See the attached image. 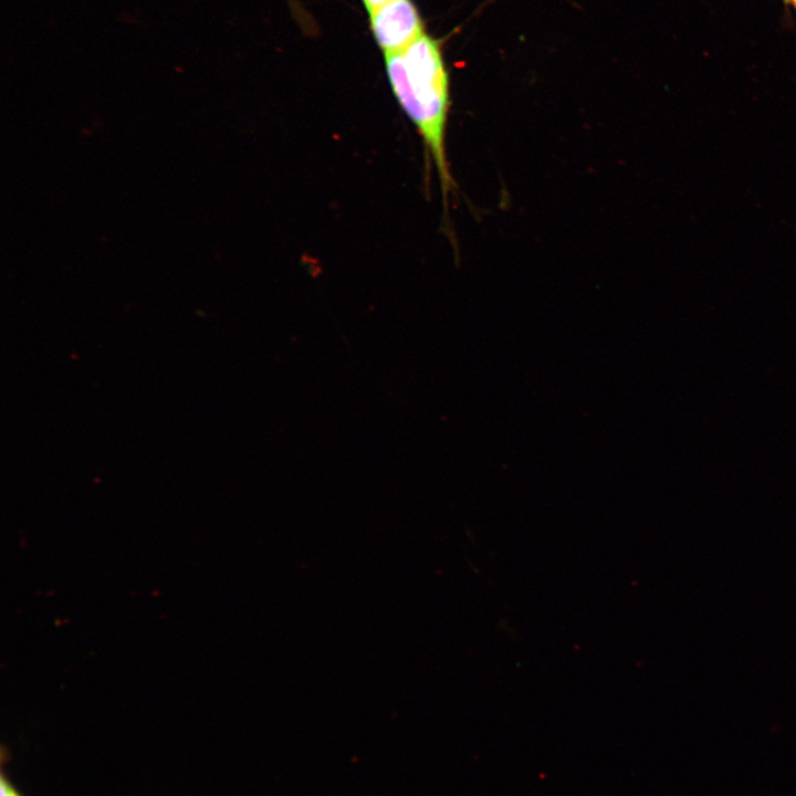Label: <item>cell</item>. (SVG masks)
Wrapping results in <instances>:
<instances>
[{
    "label": "cell",
    "instance_id": "5b68a950",
    "mask_svg": "<svg viewBox=\"0 0 796 796\" xmlns=\"http://www.w3.org/2000/svg\"><path fill=\"white\" fill-rule=\"evenodd\" d=\"M786 1H792V0H786Z\"/></svg>",
    "mask_w": 796,
    "mask_h": 796
},
{
    "label": "cell",
    "instance_id": "7a4b0ae2",
    "mask_svg": "<svg viewBox=\"0 0 796 796\" xmlns=\"http://www.w3.org/2000/svg\"><path fill=\"white\" fill-rule=\"evenodd\" d=\"M369 15L371 31L384 53L401 51L423 33L422 21L410 0H389Z\"/></svg>",
    "mask_w": 796,
    "mask_h": 796
},
{
    "label": "cell",
    "instance_id": "8992f818",
    "mask_svg": "<svg viewBox=\"0 0 796 796\" xmlns=\"http://www.w3.org/2000/svg\"><path fill=\"white\" fill-rule=\"evenodd\" d=\"M14 796H18L17 794Z\"/></svg>",
    "mask_w": 796,
    "mask_h": 796
},
{
    "label": "cell",
    "instance_id": "3957f363",
    "mask_svg": "<svg viewBox=\"0 0 796 796\" xmlns=\"http://www.w3.org/2000/svg\"><path fill=\"white\" fill-rule=\"evenodd\" d=\"M388 1L389 0H363L369 14Z\"/></svg>",
    "mask_w": 796,
    "mask_h": 796
},
{
    "label": "cell",
    "instance_id": "6da1fadb",
    "mask_svg": "<svg viewBox=\"0 0 796 796\" xmlns=\"http://www.w3.org/2000/svg\"><path fill=\"white\" fill-rule=\"evenodd\" d=\"M391 90L430 153L444 196L453 187L446 157L449 81L439 44L426 33L401 51L385 53Z\"/></svg>",
    "mask_w": 796,
    "mask_h": 796
},
{
    "label": "cell",
    "instance_id": "277c9868",
    "mask_svg": "<svg viewBox=\"0 0 796 796\" xmlns=\"http://www.w3.org/2000/svg\"><path fill=\"white\" fill-rule=\"evenodd\" d=\"M792 2H793V3L795 4V7H796V0H792Z\"/></svg>",
    "mask_w": 796,
    "mask_h": 796
}]
</instances>
